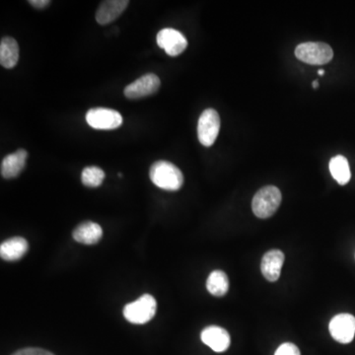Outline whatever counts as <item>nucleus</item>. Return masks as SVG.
Here are the masks:
<instances>
[{
    "label": "nucleus",
    "mask_w": 355,
    "mask_h": 355,
    "mask_svg": "<svg viewBox=\"0 0 355 355\" xmlns=\"http://www.w3.org/2000/svg\"><path fill=\"white\" fill-rule=\"evenodd\" d=\"M151 182L158 188L165 191H178L184 184L183 173L168 161H157L149 170Z\"/></svg>",
    "instance_id": "nucleus-1"
},
{
    "label": "nucleus",
    "mask_w": 355,
    "mask_h": 355,
    "mask_svg": "<svg viewBox=\"0 0 355 355\" xmlns=\"http://www.w3.org/2000/svg\"><path fill=\"white\" fill-rule=\"evenodd\" d=\"M282 200V196L279 188L275 186L263 187L254 195L252 209L259 218H268L279 209Z\"/></svg>",
    "instance_id": "nucleus-2"
},
{
    "label": "nucleus",
    "mask_w": 355,
    "mask_h": 355,
    "mask_svg": "<svg viewBox=\"0 0 355 355\" xmlns=\"http://www.w3.org/2000/svg\"><path fill=\"white\" fill-rule=\"evenodd\" d=\"M155 298L149 294H144L135 302L128 303L123 308V316L130 323L142 324L148 323L155 316Z\"/></svg>",
    "instance_id": "nucleus-3"
},
{
    "label": "nucleus",
    "mask_w": 355,
    "mask_h": 355,
    "mask_svg": "<svg viewBox=\"0 0 355 355\" xmlns=\"http://www.w3.org/2000/svg\"><path fill=\"white\" fill-rule=\"evenodd\" d=\"M295 55L301 62L313 65L329 64L334 58L333 49L324 43H302L295 49Z\"/></svg>",
    "instance_id": "nucleus-4"
},
{
    "label": "nucleus",
    "mask_w": 355,
    "mask_h": 355,
    "mask_svg": "<svg viewBox=\"0 0 355 355\" xmlns=\"http://www.w3.org/2000/svg\"><path fill=\"white\" fill-rule=\"evenodd\" d=\"M220 130V118L216 110L207 109L200 114L198 137L203 146L209 147L216 142Z\"/></svg>",
    "instance_id": "nucleus-5"
},
{
    "label": "nucleus",
    "mask_w": 355,
    "mask_h": 355,
    "mask_svg": "<svg viewBox=\"0 0 355 355\" xmlns=\"http://www.w3.org/2000/svg\"><path fill=\"white\" fill-rule=\"evenodd\" d=\"M86 121L95 130H116L123 125V116L118 111L108 108L89 110L86 114Z\"/></svg>",
    "instance_id": "nucleus-6"
},
{
    "label": "nucleus",
    "mask_w": 355,
    "mask_h": 355,
    "mask_svg": "<svg viewBox=\"0 0 355 355\" xmlns=\"http://www.w3.org/2000/svg\"><path fill=\"white\" fill-rule=\"evenodd\" d=\"M334 340L340 343H352L355 336V317L343 313L334 317L329 324Z\"/></svg>",
    "instance_id": "nucleus-7"
},
{
    "label": "nucleus",
    "mask_w": 355,
    "mask_h": 355,
    "mask_svg": "<svg viewBox=\"0 0 355 355\" xmlns=\"http://www.w3.org/2000/svg\"><path fill=\"white\" fill-rule=\"evenodd\" d=\"M157 44L161 49L166 51L170 57H177L181 55L187 46H188V41L186 37L178 30L172 29V28H165L158 33Z\"/></svg>",
    "instance_id": "nucleus-8"
},
{
    "label": "nucleus",
    "mask_w": 355,
    "mask_h": 355,
    "mask_svg": "<svg viewBox=\"0 0 355 355\" xmlns=\"http://www.w3.org/2000/svg\"><path fill=\"white\" fill-rule=\"evenodd\" d=\"M160 79L155 74L149 73L139 77L137 80L128 84L125 88V95L128 99H140L155 94L160 88Z\"/></svg>",
    "instance_id": "nucleus-9"
},
{
    "label": "nucleus",
    "mask_w": 355,
    "mask_h": 355,
    "mask_svg": "<svg viewBox=\"0 0 355 355\" xmlns=\"http://www.w3.org/2000/svg\"><path fill=\"white\" fill-rule=\"evenodd\" d=\"M202 343L216 352H224L230 347V335L225 329L209 326L200 334Z\"/></svg>",
    "instance_id": "nucleus-10"
},
{
    "label": "nucleus",
    "mask_w": 355,
    "mask_h": 355,
    "mask_svg": "<svg viewBox=\"0 0 355 355\" xmlns=\"http://www.w3.org/2000/svg\"><path fill=\"white\" fill-rule=\"evenodd\" d=\"M284 263V254L280 250H270L263 257L261 270L265 279L275 282L279 279L282 266Z\"/></svg>",
    "instance_id": "nucleus-11"
},
{
    "label": "nucleus",
    "mask_w": 355,
    "mask_h": 355,
    "mask_svg": "<svg viewBox=\"0 0 355 355\" xmlns=\"http://www.w3.org/2000/svg\"><path fill=\"white\" fill-rule=\"evenodd\" d=\"M128 6V0H107L103 1L97 13L96 20L99 24L107 25L120 17Z\"/></svg>",
    "instance_id": "nucleus-12"
},
{
    "label": "nucleus",
    "mask_w": 355,
    "mask_h": 355,
    "mask_svg": "<svg viewBox=\"0 0 355 355\" xmlns=\"http://www.w3.org/2000/svg\"><path fill=\"white\" fill-rule=\"evenodd\" d=\"M27 158L28 153L24 149L8 154L1 162V176L6 179L17 177L24 169Z\"/></svg>",
    "instance_id": "nucleus-13"
},
{
    "label": "nucleus",
    "mask_w": 355,
    "mask_h": 355,
    "mask_svg": "<svg viewBox=\"0 0 355 355\" xmlns=\"http://www.w3.org/2000/svg\"><path fill=\"white\" fill-rule=\"evenodd\" d=\"M29 249V245L22 237H13L0 245V256L2 260L15 261L25 256Z\"/></svg>",
    "instance_id": "nucleus-14"
},
{
    "label": "nucleus",
    "mask_w": 355,
    "mask_h": 355,
    "mask_svg": "<svg viewBox=\"0 0 355 355\" xmlns=\"http://www.w3.org/2000/svg\"><path fill=\"white\" fill-rule=\"evenodd\" d=\"M73 239L80 244L94 245L101 240L103 230L99 224L92 221H86L79 224L74 229Z\"/></svg>",
    "instance_id": "nucleus-15"
},
{
    "label": "nucleus",
    "mask_w": 355,
    "mask_h": 355,
    "mask_svg": "<svg viewBox=\"0 0 355 355\" xmlns=\"http://www.w3.org/2000/svg\"><path fill=\"white\" fill-rule=\"evenodd\" d=\"M19 60V46L17 42L10 37L1 39L0 43V64L4 69H11L16 67Z\"/></svg>",
    "instance_id": "nucleus-16"
},
{
    "label": "nucleus",
    "mask_w": 355,
    "mask_h": 355,
    "mask_svg": "<svg viewBox=\"0 0 355 355\" xmlns=\"http://www.w3.org/2000/svg\"><path fill=\"white\" fill-rule=\"evenodd\" d=\"M329 168H330L331 176L340 186H345L349 183L352 178V172H350L349 161L345 156L336 155L331 158Z\"/></svg>",
    "instance_id": "nucleus-17"
},
{
    "label": "nucleus",
    "mask_w": 355,
    "mask_h": 355,
    "mask_svg": "<svg viewBox=\"0 0 355 355\" xmlns=\"http://www.w3.org/2000/svg\"><path fill=\"white\" fill-rule=\"evenodd\" d=\"M207 288L210 294L216 297L225 295L229 289L227 275L222 270H214L210 273L207 279Z\"/></svg>",
    "instance_id": "nucleus-18"
},
{
    "label": "nucleus",
    "mask_w": 355,
    "mask_h": 355,
    "mask_svg": "<svg viewBox=\"0 0 355 355\" xmlns=\"http://www.w3.org/2000/svg\"><path fill=\"white\" fill-rule=\"evenodd\" d=\"M105 179V172L101 168L96 167V166H90L86 167L81 174V181L84 186L88 188H97L101 186Z\"/></svg>",
    "instance_id": "nucleus-19"
},
{
    "label": "nucleus",
    "mask_w": 355,
    "mask_h": 355,
    "mask_svg": "<svg viewBox=\"0 0 355 355\" xmlns=\"http://www.w3.org/2000/svg\"><path fill=\"white\" fill-rule=\"evenodd\" d=\"M275 355H301L300 350L295 345L291 343H284L280 345Z\"/></svg>",
    "instance_id": "nucleus-20"
},
{
    "label": "nucleus",
    "mask_w": 355,
    "mask_h": 355,
    "mask_svg": "<svg viewBox=\"0 0 355 355\" xmlns=\"http://www.w3.org/2000/svg\"><path fill=\"white\" fill-rule=\"evenodd\" d=\"M12 355H55L46 349H35V347H29V349H24L18 350Z\"/></svg>",
    "instance_id": "nucleus-21"
},
{
    "label": "nucleus",
    "mask_w": 355,
    "mask_h": 355,
    "mask_svg": "<svg viewBox=\"0 0 355 355\" xmlns=\"http://www.w3.org/2000/svg\"><path fill=\"white\" fill-rule=\"evenodd\" d=\"M29 3L32 6L36 7V8L42 9L48 6L51 1H49V0H30Z\"/></svg>",
    "instance_id": "nucleus-22"
},
{
    "label": "nucleus",
    "mask_w": 355,
    "mask_h": 355,
    "mask_svg": "<svg viewBox=\"0 0 355 355\" xmlns=\"http://www.w3.org/2000/svg\"><path fill=\"white\" fill-rule=\"evenodd\" d=\"M313 88H318V86H319V83H318V80H315L314 83H312Z\"/></svg>",
    "instance_id": "nucleus-23"
},
{
    "label": "nucleus",
    "mask_w": 355,
    "mask_h": 355,
    "mask_svg": "<svg viewBox=\"0 0 355 355\" xmlns=\"http://www.w3.org/2000/svg\"><path fill=\"white\" fill-rule=\"evenodd\" d=\"M324 73V69L318 70V74H319V76H323Z\"/></svg>",
    "instance_id": "nucleus-24"
}]
</instances>
